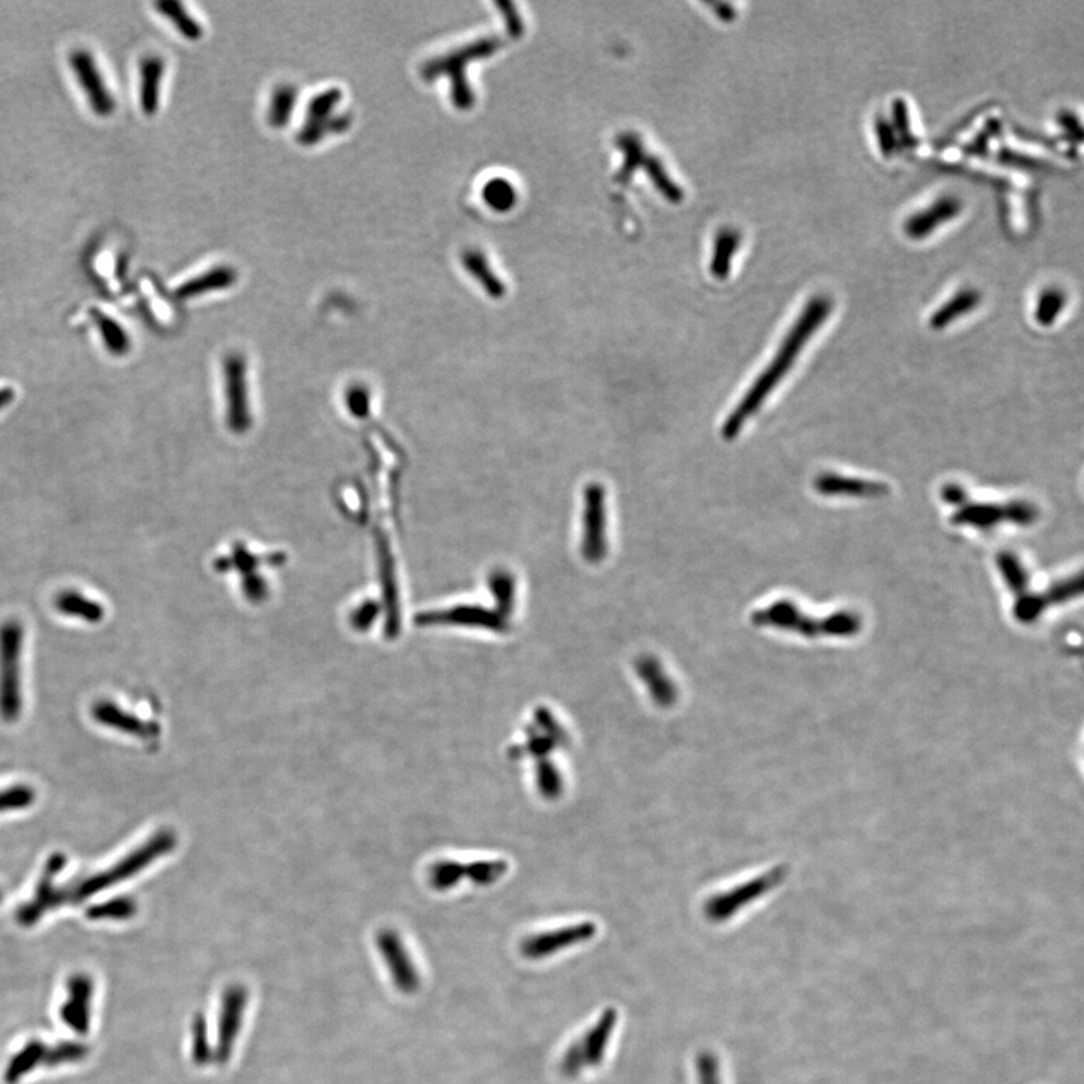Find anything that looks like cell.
<instances>
[{
    "mask_svg": "<svg viewBox=\"0 0 1084 1084\" xmlns=\"http://www.w3.org/2000/svg\"><path fill=\"white\" fill-rule=\"evenodd\" d=\"M466 868L467 875L473 883L481 884V886H490V884L496 883L506 871H508V865L502 860H490V862H476L473 865L464 866Z\"/></svg>",
    "mask_w": 1084,
    "mask_h": 1084,
    "instance_id": "38",
    "label": "cell"
},
{
    "mask_svg": "<svg viewBox=\"0 0 1084 1084\" xmlns=\"http://www.w3.org/2000/svg\"><path fill=\"white\" fill-rule=\"evenodd\" d=\"M156 8L162 16L174 23L175 28L184 38L190 41L201 40L204 29H202L201 23L195 17L190 16L189 11L183 4L174 2V0H166V2L156 4Z\"/></svg>",
    "mask_w": 1084,
    "mask_h": 1084,
    "instance_id": "28",
    "label": "cell"
},
{
    "mask_svg": "<svg viewBox=\"0 0 1084 1084\" xmlns=\"http://www.w3.org/2000/svg\"><path fill=\"white\" fill-rule=\"evenodd\" d=\"M437 619L454 622V624L478 625V627L488 628V630L493 631H505L508 628L503 616L493 612V610L484 609V607H457V609L451 610L445 615L437 616Z\"/></svg>",
    "mask_w": 1084,
    "mask_h": 1084,
    "instance_id": "26",
    "label": "cell"
},
{
    "mask_svg": "<svg viewBox=\"0 0 1084 1084\" xmlns=\"http://www.w3.org/2000/svg\"><path fill=\"white\" fill-rule=\"evenodd\" d=\"M165 59L159 55L145 56L139 67V103L145 115L159 112L162 82L165 76Z\"/></svg>",
    "mask_w": 1084,
    "mask_h": 1084,
    "instance_id": "19",
    "label": "cell"
},
{
    "mask_svg": "<svg viewBox=\"0 0 1084 1084\" xmlns=\"http://www.w3.org/2000/svg\"><path fill=\"white\" fill-rule=\"evenodd\" d=\"M618 1018L615 1008L604 1009L592 1027L568 1045L561 1059V1072L565 1077L577 1078L586 1068L603 1065Z\"/></svg>",
    "mask_w": 1084,
    "mask_h": 1084,
    "instance_id": "6",
    "label": "cell"
},
{
    "mask_svg": "<svg viewBox=\"0 0 1084 1084\" xmlns=\"http://www.w3.org/2000/svg\"><path fill=\"white\" fill-rule=\"evenodd\" d=\"M91 318L100 333L101 341L106 347L107 353L115 357H124L130 353L131 341L124 327L113 320L109 315L98 309H91Z\"/></svg>",
    "mask_w": 1084,
    "mask_h": 1084,
    "instance_id": "25",
    "label": "cell"
},
{
    "mask_svg": "<svg viewBox=\"0 0 1084 1084\" xmlns=\"http://www.w3.org/2000/svg\"><path fill=\"white\" fill-rule=\"evenodd\" d=\"M695 1071L698 1084H722L719 1057L714 1051L702 1050L696 1054Z\"/></svg>",
    "mask_w": 1084,
    "mask_h": 1084,
    "instance_id": "37",
    "label": "cell"
},
{
    "mask_svg": "<svg viewBox=\"0 0 1084 1084\" xmlns=\"http://www.w3.org/2000/svg\"><path fill=\"white\" fill-rule=\"evenodd\" d=\"M996 565L1000 574H1002L1003 580H1005L1006 586L1017 595V598L1023 597L1024 594L1029 592V573H1027L1026 567L1015 553L1000 552L996 556Z\"/></svg>",
    "mask_w": 1084,
    "mask_h": 1084,
    "instance_id": "27",
    "label": "cell"
},
{
    "mask_svg": "<svg viewBox=\"0 0 1084 1084\" xmlns=\"http://www.w3.org/2000/svg\"><path fill=\"white\" fill-rule=\"evenodd\" d=\"M833 302L826 296H817L809 300L794 326L786 333L785 339L780 344L779 350L771 359L770 365L761 372L753 381L750 389L744 393L737 407L732 410L722 427V436L726 440H734L743 430L744 425L750 418L756 415L770 393L779 386L780 381L786 377L795 360L803 351L804 345L810 341L821 326L826 323Z\"/></svg>",
    "mask_w": 1084,
    "mask_h": 1084,
    "instance_id": "1",
    "label": "cell"
},
{
    "mask_svg": "<svg viewBox=\"0 0 1084 1084\" xmlns=\"http://www.w3.org/2000/svg\"><path fill=\"white\" fill-rule=\"evenodd\" d=\"M138 907L133 899L125 898H113L110 901L103 902V904L92 905L86 911V917L89 920H127L131 919L136 913Z\"/></svg>",
    "mask_w": 1084,
    "mask_h": 1084,
    "instance_id": "33",
    "label": "cell"
},
{
    "mask_svg": "<svg viewBox=\"0 0 1084 1084\" xmlns=\"http://www.w3.org/2000/svg\"><path fill=\"white\" fill-rule=\"evenodd\" d=\"M297 91L294 86L281 85L271 95L268 122L271 127L282 128L290 122L296 109Z\"/></svg>",
    "mask_w": 1084,
    "mask_h": 1084,
    "instance_id": "30",
    "label": "cell"
},
{
    "mask_svg": "<svg viewBox=\"0 0 1084 1084\" xmlns=\"http://www.w3.org/2000/svg\"><path fill=\"white\" fill-rule=\"evenodd\" d=\"M341 89L330 88L315 95L308 106V118L300 128L297 141L305 147L318 144L327 133H341L350 127L351 119L347 115H333L335 107L341 103Z\"/></svg>",
    "mask_w": 1084,
    "mask_h": 1084,
    "instance_id": "10",
    "label": "cell"
},
{
    "mask_svg": "<svg viewBox=\"0 0 1084 1084\" xmlns=\"http://www.w3.org/2000/svg\"><path fill=\"white\" fill-rule=\"evenodd\" d=\"M65 862L67 860H65L64 854L59 853L53 854L47 860L46 869H44L43 877H41L40 884L35 890L34 898L23 904L17 911V919L23 926L34 925L47 911L55 910L56 907L64 905L62 887L58 889L55 886V877L64 869Z\"/></svg>",
    "mask_w": 1084,
    "mask_h": 1084,
    "instance_id": "13",
    "label": "cell"
},
{
    "mask_svg": "<svg viewBox=\"0 0 1084 1084\" xmlns=\"http://www.w3.org/2000/svg\"><path fill=\"white\" fill-rule=\"evenodd\" d=\"M22 622L7 619L0 624V717L16 722L22 714Z\"/></svg>",
    "mask_w": 1084,
    "mask_h": 1084,
    "instance_id": "3",
    "label": "cell"
},
{
    "mask_svg": "<svg viewBox=\"0 0 1084 1084\" xmlns=\"http://www.w3.org/2000/svg\"><path fill=\"white\" fill-rule=\"evenodd\" d=\"M41 1065L52 1066V1047L50 1045L47 1047L46 1044L35 1039L28 1042L8 1063L5 1080L10 1084L17 1083L23 1075L29 1074L32 1069Z\"/></svg>",
    "mask_w": 1084,
    "mask_h": 1084,
    "instance_id": "23",
    "label": "cell"
},
{
    "mask_svg": "<svg viewBox=\"0 0 1084 1084\" xmlns=\"http://www.w3.org/2000/svg\"><path fill=\"white\" fill-rule=\"evenodd\" d=\"M94 984L86 975H76L68 982L67 1002L62 1005V1021L76 1033H88L91 1026V1005Z\"/></svg>",
    "mask_w": 1084,
    "mask_h": 1084,
    "instance_id": "16",
    "label": "cell"
},
{
    "mask_svg": "<svg viewBox=\"0 0 1084 1084\" xmlns=\"http://www.w3.org/2000/svg\"><path fill=\"white\" fill-rule=\"evenodd\" d=\"M776 881L777 875L771 872V874L764 875V877L734 887L728 892L717 893V895L711 896L705 902V916L714 923L726 922V920L734 917V914H737L741 908L746 907L747 904L764 895L767 890L774 886Z\"/></svg>",
    "mask_w": 1084,
    "mask_h": 1084,
    "instance_id": "12",
    "label": "cell"
},
{
    "mask_svg": "<svg viewBox=\"0 0 1084 1084\" xmlns=\"http://www.w3.org/2000/svg\"><path fill=\"white\" fill-rule=\"evenodd\" d=\"M490 588L497 601L500 616L508 618L515 606V580L508 571L499 570L490 577Z\"/></svg>",
    "mask_w": 1084,
    "mask_h": 1084,
    "instance_id": "32",
    "label": "cell"
},
{
    "mask_svg": "<svg viewBox=\"0 0 1084 1084\" xmlns=\"http://www.w3.org/2000/svg\"><path fill=\"white\" fill-rule=\"evenodd\" d=\"M636 670L655 704L660 707H669L676 701V689L657 658L649 657V655L639 658L636 661Z\"/></svg>",
    "mask_w": 1084,
    "mask_h": 1084,
    "instance_id": "20",
    "label": "cell"
},
{
    "mask_svg": "<svg viewBox=\"0 0 1084 1084\" xmlns=\"http://www.w3.org/2000/svg\"><path fill=\"white\" fill-rule=\"evenodd\" d=\"M16 399V390L11 387H0V412L7 409Z\"/></svg>",
    "mask_w": 1084,
    "mask_h": 1084,
    "instance_id": "43",
    "label": "cell"
},
{
    "mask_svg": "<svg viewBox=\"0 0 1084 1084\" xmlns=\"http://www.w3.org/2000/svg\"><path fill=\"white\" fill-rule=\"evenodd\" d=\"M875 131H877L878 142H880L881 150L883 153L890 154L895 151L896 148V133L893 130V125L890 122H886V119H877L875 122Z\"/></svg>",
    "mask_w": 1084,
    "mask_h": 1084,
    "instance_id": "40",
    "label": "cell"
},
{
    "mask_svg": "<svg viewBox=\"0 0 1084 1084\" xmlns=\"http://www.w3.org/2000/svg\"><path fill=\"white\" fill-rule=\"evenodd\" d=\"M607 555L606 490L598 482L585 488L582 556L589 564H598Z\"/></svg>",
    "mask_w": 1084,
    "mask_h": 1084,
    "instance_id": "8",
    "label": "cell"
},
{
    "mask_svg": "<svg viewBox=\"0 0 1084 1084\" xmlns=\"http://www.w3.org/2000/svg\"><path fill=\"white\" fill-rule=\"evenodd\" d=\"M70 65L79 80L80 88L88 98L92 112L101 118L112 115L116 109L115 97L107 88L94 56L88 50H76L70 55Z\"/></svg>",
    "mask_w": 1084,
    "mask_h": 1084,
    "instance_id": "11",
    "label": "cell"
},
{
    "mask_svg": "<svg viewBox=\"0 0 1084 1084\" xmlns=\"http://www.w3.org/2000/svg\"><path fill=\"white\" fill-rule=\"evenodd\" d=\"M813 488L824 497H851V499H880L889 496L886 482L854 478L839 473H823L813 481Z\"/></svg>",
    "mask_w": 1084,
    "mask_h": 1084,
    "instance_id": "14",
    "label": "cell"
},
{
    "mask_svg": "<svg viewBox=\"0 0 1084 1084\" xmlns=\"http://www.w3.org/2000/svg\"><path fill=\"white\" fill-rule=\"evenodd\" d=\"M1065 305L1066 297L1062 291L1057 290V288L1045 290L1039 296L1038 306L1035 309V320L1038 321L1039 326L1050 327L1057 320Z\"/></svg>",
    "mask_w": 1084,
    "mask_h": 1084,
    "instance_id": "34",
    "label": "cell"
},
{
    "mask_svg": "<svg viewBox=\"0 0 1084 1084\" xmlns=\"http://www.w3.org/2000/svg\"><path fill=\"white\" fill-rule=\"evenodd\" d=\"M235 281H237V271L232 267H228V265H220V267L211 268L207 273H202V275L184 282L175 291V296L181 300L192 299V297L202 296V294L211 293V291L225 290V288L232 287Z\"/></svg>",
    "mask_w": 1084,
    "mask_h": 1084,
    "instance_id": "22",
    "label": "cell"
},
{
    "mask_svg": "<svg viewBox=\"0 0 1084 1084\" xmlns=\"http://www.w3.org/2000/svg\"><path fill=\"white\" fill-rule=\"evenodd\" d=\"M963 210V204L955 196H943L932 202L928 208L913 214L905 222V234L914 240L928 237L937 231L938 226L944 225L949 220L955 219Z\"/></svg>",
    "mask_w": 1084,
    "mask_h": 1084,
    "instance_id": "18",
    "label": "cell"
},
{
    "mask_svg": "<svg viewBox=\"0 0 1084 1084\" xmlns=\"http://www.w3.org/2000/svg\"><path fill=\"white\" fill-rule=\"evenodd\" d=\"M1081 589H1083V580L1081 576H1075L1054 583L1044 594L1027 592L1023 597L1017 598V604L1014 607L1015 616L1023 622L1033 621L1041 616V613L1051 604L1063 603L1077 597L1081 594Z\"/></svg>",
    "mask_w": 1084,
    "mask_h": 1084,
    "instance_id": "15",
    "label": "cell"
},
{
    "mask_svg": "<svg viewBox=\"0 0 1084 1084\" xmlns=\"http://www.w3.org/2000/svg\"><path fill=\"white\" fill-rule=\"evenodd\" d=\"M1039 509L1027 500H1009V502H972L967 500L952 514L954 526L975 527L979 530H991L1000 524L1032 526L1038 521Z\"/></svg>",
    "mask_w": 1084,
    "mask_h": 1084,
    "instance_id": "7",
    "label": "cell"
},
{
    "mask_svg": "<svg viewBox=\"0 0 1084 1084\" xmlns=\"http://www.w3.org/2000/svg\"><path fill=\"white\" fill-rule=\"evenodd\" d=\"M464 267L475 276L476 281L485 288L491 297H502L505 293L502 282L491 271L485 256L478 250H467L463 256Z\"/></svg>",
    "mask_w": 1084,
    "mask_h": 1084,
    "instance_id": "29",
    "label": "cell"
},
{
    "mask_svg": "<svg viewBox=\"0 0 1084 1084\" xmlns=\"http://www.w3.org/2000/svg\"><path fill=\"white\" fill-rule=\"evenodd\" d=\"M738 244H740V234L734 229H725L720 232L719 237L716 240V249H714L713 258V273L719 279L726 278L731 268V259L734 253L737 252Z\"/></svg>",
    "mask_w": 1084,
    "mask_h": 1084,
    "instance_id": "31",
    "label": "cell"
},
{
    "mask_svg": "<svg viewBox=\"0 0 1084 1084\" xmlns=\"http://www.w3.org/2000/svg\"><path fill=\"white\" fill-rule=\"evenodd\" d=\"M35 801V791L29 785H14L0 789V813L28 809Z\"/></svg>",
    "mask_w": 1084,
    "mask_h": 1084,
    "instance_id": "36",
    "label": "cell"
},
{
    "mask_svg": "<svg viewBox=\"0 0 1084 1084\" xmlns=\"http://www.w3.org/2000/svg\"><path fill=\"white\" fill-rule=\"evenodd\" d=\"M979 303H981V294H979V291L972 290V288L960 291V293L955 294L952 299L947 300L941 308H938L937 311L934 312L931 320H929V324H931V327L934 330L946 329V327H949V324H952L954 321L960 320L964 315L975 311V309L978 308Z\"/></svg>",
    "mask_w": 1084,
    "mask_h": 1084,
    "instance_id": "24",
    "label": "cell"
},
{
    "mask_svg": "<svg viewBox=\"0 0 1084 1084\" xmlns=\"http://www.w3.org/2000/svg\"><path fill=\"white\" fill-rule=\"evenodd\" d=\"M53 604H55V609L61 615L80 619V621L88 622V624H98L106 616V610H104L100 601L92 600V598L86 597L85 594L76 591V589H64V591L59 592V594H56Z\"/></svg>",
    "mask_w": 1084,
    "mask_h": 1084,
    "instance_id": "21",
    "label": "cell"
},
{
    "mask_svg": "<svg viewBox=\"0 0 1084 1084\" xmlns=\"http://www.w3.org/2000/svg\"><path fill=\"white\" fill-rule=\"evenodd\" d=\"M940 494L941 499H943L944 503H947V505L955 506V508H960L961 505H964V503H966L967 500L970 499L969 493H967L966 488H964L963 485L957 484V482H951V484L943 485V487H941Z\"/></svg>",
    "mask_w": 1084,
    "mask_h": 1084,
    "instance_id": "41",
    "label": "cell"
},
{
    "mask_svg": "<svg viewBox=\"0 0 1084 1084\" xmlns=\"http://www.w3.org/2000/svg\"><path fill=\"white\" fill-rule=\"evenodd\" d=\"M598 928L594 922L574 923V925L562 926L552 931L538 932L524 938L520 944L521 955L527 960L539 961L558 955L559 952L588 943L597 935Z\"/></svg>",
    "mask_w": 1084,
    "mask_h": 1084,
    "instance_id": "9",
    "label": "cell"
},
{
    "mask_svg": "<svg viewBox=\"0 0 1084 1084\" xmlns=\"http://www.w3.org/2000/svg\"><path fill=\"white\" fill-rule=\"evenodd\" d=\"M752 621L756 625L785 628L807 636L815 634H853L860 628V619L850 612H839L824 619H813L800 612L792 601H776L765 609L756 610Z\"/></svg>",
    "mask_w": 1084,
    "mask_h": 1084,
    "instance_id": "5",
    "label": "cell"
},
{
    "mask_svg": "<svg viewBox=\"0 0 1084 1084\" xmlns=\"http://www.w3.org/2000/svg\"><path fill=\"white\" fill-rule=\"evenodd\" d=\"M500 47L499 38H484L454 50L448 55L431 59L422 67L421 76L427 82L448 76L451 80L452 103L460 110H469L475 103V94L467 82L466 68L473 59L487 58Z\"/></svg>",
    "mask_w": 1084,
    "mask_h": 1084,
    "instance_id": "4",
    "label": "cell"
},
{
    "mask_svg": "<svg viewBox=\"0 0 1084 1084\" xmlns=\"http://www.w3.org/2000/svg\"><path fill=\"white\" fill-rule=\"evenodd\" d=\"M536 785H538L539 792L549 798L558 797L562 788H564L561 774L556 770L555 765L550 764V762H542L536 768Z\"/></svg>",
    "mask_w": 1084,
    "mask_h": 1084,
    "instance_id": "39",
    "label": "cell"
},
{
    "mask_svg": "<svg viewBox=\"0 0 1084 1084\" xmlns=\"http://www.w3.org/2000/svg\"><path fill=\"white\" fill-rule=\"evenodd\" d=\"M177 844V838L171 830H162V832L156 833L151 836L145 844L136 850L131 851L130 854L119 860L118 863L107 869V871L100 872V874L92 875V877L85 878L80 883L74 884L73 887L68 889H62V898L65 902H73V904H80V902L86 901V899L92 898L97 893L103 892V890L109 889V887L116 886V884L122 883V881L128 880V878L134 877L139 872L147 869L151 863L156 862L160 857L165 854L171 853Z\"/></svg>",
    "mask_w": 1084,
    "mask_h": 1084,
    "instance_id": "2",
    "label": "cell"
},
{
    "mask_svg": "<svg viewBox=\"0 0 1084 1084\" xmlns=\"http://www.w3.org/2000/svg\"><path fill=\"white\" fill-rule=\"evenodd\" d=\"M499 8H502L503 17L509 25V31L512 35H520L523 25H521L520 16L514 11V5L512 4H497Z\"/></svg>",
    "mask_w": 1084,
    "mask_h": 1084,
    "instance_id": "42",
    "label": "cell"
},
{
    "mask_svg": "<svg viewBox=\"0 0 1084 1084\" xmlns=\"http://www.w3.org/2000/svg\"><path fill=\"white\" fill-rule=\"evenodd\" d=\"M482 196L484 201L487 202L488 207L493 208L496 211H508L515 204L514 187L503 180V178H494V180L488 181L482 190Z\"/></svg>",
    "mask_w": 1084,
    "mask_h": 1084,
    "instance_id": "35",
    "label": "cell"
},
{
    "mask_svg": "<svg viewBox=\"0 0 1084 1084\" xmlns=\"http://www.w3.org/2000/svg\"><path fill=\"white\" fill-rule=\"evenodd\" d=\"M0 901H2V893H0Z\"/></svg>",
    "mask_w": 1084,
    "mask_h": 1084,
    "instance_id": "44",
    "label": "cell"
},
{
    "mask_svg": "<svg viewBox=\"0 0 1084 1084\" xmlns=\"http://www.w3.org/2000/svg\"><path fill=\"white\" fill-rule=\"evenodd\" d=\"M91 714L92 719L100 723V725L124 732V734L131 735V737L142 738V740L159 737V726L154 725V723L144 722L138 716L127 713V711L118 707L115 702H95L92 705Z\"/></svg>",
    "mask_w": 1084,
    "mask_h": 1084,
    "instance_id": "17",
    "label": "cell"
}]
</instances>
